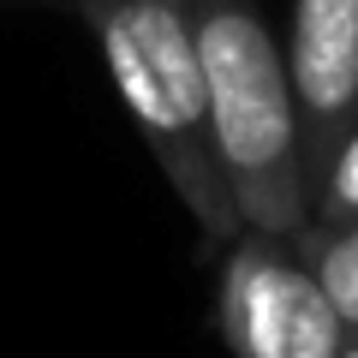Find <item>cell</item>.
I'll use <instances>...</instances> for the list:
<instances>
[{
  "label": "cell",
  "instance_id": "1",
  "mask_svg": "<svg viewBox=\"0 0 358 358\" xmlns=\"http://www.w3.org/2000/svg\"><path fill=\"white\" fill-rule=\"evenodd\" d=\"M192 24L215 155L233 185L239 221L251 233L299 239L310 227V185L287 48L275 42L257 0H192Z\"/></svg>",
  "mask_w": 358,
  "mask_h": 358
},
{
  "label": "cell",
  "instance_id": "2",
  "mask_svg": "<svg viewBox=\"0 0 358 358\" xmlns=\"http://www.w3.org/2000/svg\"><path fill=\"white\" fill-rule=\"evenodd\" d=\"M78 6L102 42L120 102H126L131 126L143 131L150 155L162 162L167 185L192 209L203 239L227 251L245 233V221L215 155L192 0H78Z\"/></svg>",
  "mask_w": 358,
  "mask_h": 358
},
{
  "label": "cell",
  "instance_id": "3",
  "mask_svg": "<svg viewBox=\"0 0 358 358\" xmlns=\"http://www.w3.org/2000/svg\"><path fill=\"white\" fill-rule=\"evenodd\" d=\"M221 341L227 358H346V329L299 239L251 233L221 263Z\"/></svg>",
  "mask_w": 358,
  "mask_h": 358
},
{
  "label": "cell",
  "instance_id": "4",
  "mask_svg": "<svg viewBox=\"0 0 358 358\" xmlns=\"http://www.w3.org/2000/svg\"><path fill=\"white\" fill-rule=\"evenodd\" d=\"M287 72L305 131V185L358 120V0H293Z\"/></svg>",
  "mask_w": 358,
  "mask_h": 358
},
{
  "label": "cell",
  "instance_id": "5",
  "mask_svg": "<svg viewBox=\"0 0 358 358\" xmlns=\"http://www.w3.org/2000/svg\"><path fill=\"white\" fill-rule=\"evenodd\" d=\"M299 251L317 268V281L329 287L334 310H341L346 329V358H358V221H341V227H305L299 233Z\"/></svg>",
  "mask_w": 358,
  "mask_h": 358
},
{
  "label": "cell",
  "instance_id": "6",
  "mask_svg": "<svg viewBox=\"0 0 358 358\" xmlns=\"http://www.w3.org/2000/svg\"><path fill=\"white\" fill-rule=\"evenodd\" d=\"M341 221H358V120L310 173V227H341Z\"/></svg>",
  "mask_w": 358,
  "mask_h": 358
}]
</instances>
